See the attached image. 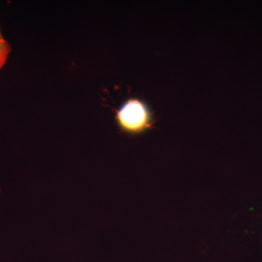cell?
Segmentation results:
<instances>
[{
  "label": "cell",
  "mask_w": 262,
  "mask_h": 262,
  "mask_svg": "<svg viewBox=\"0 0 262 262\" xmlns=\"http://www.w3.org/2000/svg\"><path fill=\"white\" fill-rule=\"evenodd\" d=\"M120 131L129 135H139L154 124L153 114L148 105L139 98H131L122 103L115 114Z\"/></svg>",
  "instance_id": "6da1fadb"
},
{
  "label": "cell",
  "mask_w": 262,
  "mask_h": 262,
  "mask_svg": "<svg viewBox=\"0 0 262 262\" xmlns=\"http://www.w3.org/2000/svg\"><path fill=\"white\" fill-rule=\"evenodd\" d=\"M11 52L10 43L5 39L0 29V59L8 61Z\"/></svg>",
  "instance_id": "7a4b0ae2"
},
{
  "label": "cell",
  "mask_w": 262,
  "mask_h": 262,
  "mask_svg": "<svg viewBox=\"0 0 262 262\" xmlns=\"http://www.w3.org/2000/svg\"><path fill=\"white\" fill-rule=\"evenodd\" d=\"M6 63L7 61H5V60L0 59V71H1L2 69L4 67V66Z\"/></svg>",
  "instance_id": "3957f363"
}]
</instances>
